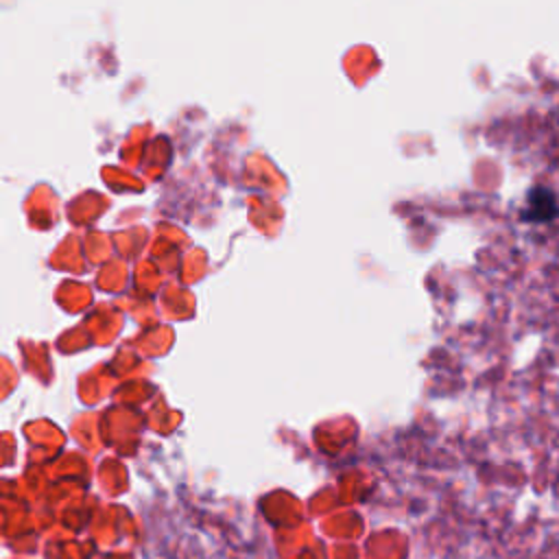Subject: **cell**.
<instances>
[{
    "instance_id": "obj_1",
    "label": "cell",
    "mask_w": 559,
    "mask_h": 559,
    "mask_svg": "<svg viewBox=\"0 0 559 559\" xmlns=\"http://www.w3.org/2000/svg\"><path fill=\"white\" fill-rule=\"evenodd\" d=\"M557 214H559V205L555 201V194L546 188H533L528 192L524 210L520 212L524 221H533V223H548Z\"/></svg>"
}]
</instances>
